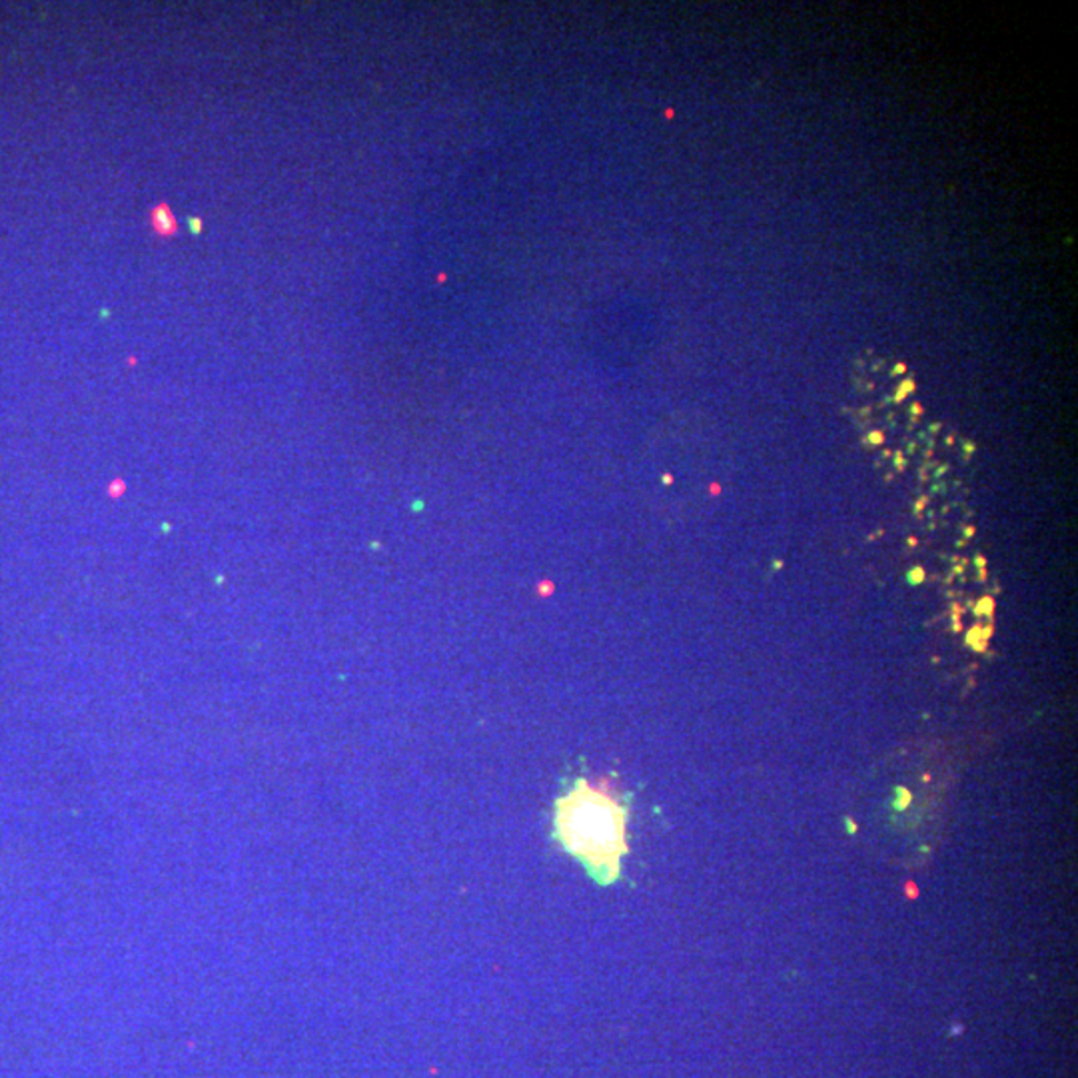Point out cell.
<instances>
[{
  "label": "cell",
  "mask_w": 1078,
  "mask_h": 1078,
  "mask_svg": "<svg viewBox=\"0 0 1078 1078\" xmlns=\"http://www.w3.org/2000/svg\"><path fill=\"white\" fill-rule=\"evenodd\" d=\"M553 835L596 883L618 881L628 853V811L606 789L579 779L556 799Z\"/></svg>",
  "instance_id": "1"
},
{
  "label": "cell",
  "mask_w": 1078,
  "mask_h": 1078,
  "mask_svg": "<svg viewBox=\"0 0 1078 1078\" xmlns=\"http://www.w3.org/2000/svg\"><path fill=\"white\" fill-rule=\"evenodd\" d=\"M150 228L159 238H172L179 234V222L169 202H159L149 214Z\"/></svg>",
  "instance_id": "2"
},
{
  "label": "cell",
  "mask_w": 1078,
  "mask_h": 1078,
  "mask_svg": "<svg viewBox=\"0 0 1078 1078\" xmlns=\"http://www.w3.org/2000/svg\"><path fill=\"white\" fill-rule=\"evenodd\" d=\"M189 226L192 230V234H200L202 228H204V222L200 218H189Z\"/></svg>",
  "instance_id": "3"
}]
</instances>
